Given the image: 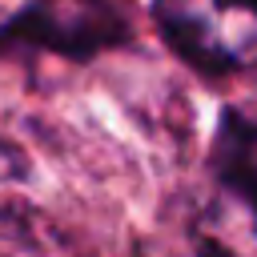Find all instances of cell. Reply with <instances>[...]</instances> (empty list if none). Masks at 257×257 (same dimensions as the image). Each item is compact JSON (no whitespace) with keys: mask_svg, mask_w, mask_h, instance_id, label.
I'll use <instances>...</instances> for the list:
<instances>
[{"mask_svg":"<svg viewBox=\"0 0 257 257\" xmlns=\"http://www.w3.org/2000/svg\"><path fill=\"white\" fill-rule=\"evenodd\" d=\"M213 173L217 185L237 193L257 209V120L225 108L213 137Z\"/></svg>","mask_w":257,"mask_h":257,"instance_id":"4","label":"cell"},{"mask_svg":"<svg viewBox=\"0 0 257 257\" xmlns=\"http://www.w3.org/2000/svg\"><path fill=\"white\" fill-rule=\"evenodd\" d=\"M133 40L128 0H24L0 20V52L32 48L64 60H92Z\"/></svg>","mask_w":257,"mask_h":257,"instance_id":"1","label":"cell"},{"mask_svg":"<svg viewBox=\"0 0 257 257\" xmlns=\"http://www.w3.org/2000/svg\"><path fill=\"white\" fill-rule=\"evenodd\" d=\"M153 24L197 72L229 76L257 64V0H153Z\"/></svg>","mask_w":257,"mask_h":257,"instance_id":"2","label":"cell"},{"mask_svg":"<svg viewBox=\"0 0 257 257\" xmlns=\"http://www.w3.org/2000/svg\"><path fill=\"white\" fill-rule=\"evenodd\" d=\"M193 237H197L201 257H257V209L241 201L237 193L217 189Z\"/></svg>","mask_w":257,"mask_h":257,"instance_id":"3","label":"cell"}]
</instances>
